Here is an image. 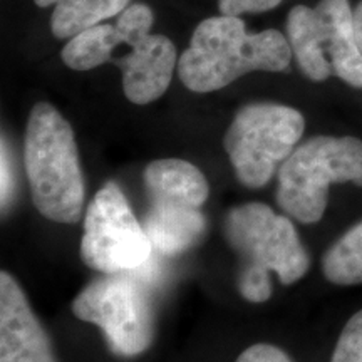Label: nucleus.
<instances>
[{
	"label": "nucleus",
	"instance_id": "1",
	"mask_svg": "<svg viewBox=\"0 0 362 362\" xmlns=\"http://www.w3.org/2000/svg\"><path fill=\"white\" fill-rule=\"evenodd\" d=\"M288 39L277 29L248 34L235 16L208 17L194 27L192 42L178 59L185 88L198 94L223 89L248 72H284L292 61Z\"/></svg>",
	"mask_w": 362,
	"mask_h": 362
},
{
	"label": "nucleus",
	"instance_id": "2",
	"mask_svg": "<svg viewBox=\"0 0 362 362\" xmlns=\"http://www.w3.org/2000/svg\"><path fill=\"white\" fill-rule=\"evenodd\" d=\"M223 233L240 259L237 288L247 302L269 300L270 274L277 275L282 285H291L309 270V253L296 226L265 203L253 202L232 208L225 216Z\"/></svg>",
	"mask_w": 362,
	"mask_h": 362
},
{
	"label": "nucleus",
	"instance_id": "3",
	"mask_svg": "<svg viewBox=\"0 0 362 362\" xmlns=\"http://www.w3.org/2000/svg\"><path fill=\"white\" fill-rule=\"evenodd\" d=\"M24 168L35 210L56 223H76L86 183L74 131L51 103L34 104L24 134Z\"/></svg>",
	"mask_w": 362,
	"mask_h": 362
},
{
	"label": "nucleus",
	"instance_id": "4",
	"mask_svg": "<svg viewBox=\"0 0 362 362\" xmlns=\"http://www.w3.org/2000/svg\"><path fill=\"white\" fill-rule=\"evenodd\" d=\"M334 183L362 187V141L354 136H314L279 168V206L300 223H317Z\"/></svg>",
	"mask_w": 362,
	"mask_h": 362
},
{
	"label": "nucleus",
	"instance_id": "5",
	"mask_svg": "<svg viewBox=\"0 0 362 362\" xmlns=\"http://www.w3.org/2000/svg\"><path fill=\"white\" fill-rule=\"evenodd\" d=\"M287 39L300 71L315 83L339 78L362 89V54L349 0L296 6L287 17Z\"/></svg>",
	"mask_w": 362,
	"mask_h": 362
},
{
	"label": "nucleus",
	"instance_id": "6",
	"mask_svg": "<svg viewBox=\"0 0 362 362\" xmlns=\"http://www.w3.org/2000/svg\"><path fill=\"white\" fill-rule=\"evenodd\" d=\"M305 129L297 110L277 103H252L235 115L223 148L240 183L262 188L292 155Z\"/></svg>",
	"mask_w": 362,
	"mask_h": 362
},
{
	"label": "nucleus",
	"instance_id": "7",
	"mask_svg": "<svg viewBox=\"0 0 362 362\" xmlns=\"http://www.w3.org/2000/svg\"><path fill=\"white\" fill-rule=\"evenodd\" d=\"M72 314L98 325L112 354L136 357L151 346L155 312L146 285L136 272L104 274L72 300Z\"/></svg>",
	"mask_w": 362,
	"mask_h": 362
},
{
	"label": "nucleus",
	"instance_id": "8",
	"mask_svg": "<svg viewBox=\"0 0 362 362\" xmlns=\"http://www.w3.org/2000/svg\"><path fill=\"white\" fill-rule=\"evenodd\" d=\"M151 252V240L123 189L115 181H107L86 211L81 259L101 274H124L141 270Z\"/></svg>",
	"mask_w": 362,
	"mask_h": 362
},
{
	"label": "nucleus",
	"instance_id": "9",
	"mask_svg": "<svg viewBox=\"0 0 362 362\" xmlns=\"http://www.w3.org/2000/svg\"><path fill=\"white\" fill-rule=\"evenodd\" d=\"M0 362H57L24 291L6 270L0 274Z\"/></svg>",
	"mask_w": 362,
	"mask_h": 362
},
{
	"label": "nucleus",
	"instance_id": "10",
	"mask_svg": "<svg viewBox=\"0 0 362 362\" xmlns=\"http://www.w3.org/2000/svg\"><path fill=\"white\" fill-rule=\"evenodd\" d=\"M149 203H170L202 208L210 197L206 176L187 160H156L143 171Z\"/></svg>",
	"mask_w": 362,
	"mask_h": 362
},
{
	"label": "nucleus",
	"instance_id": "11",
	"mask_svg": "<svg viewBox=\"0 0 362 362\" xmlns=\"http://www.w3.org/2000/svg\"><path fill=\"white\" fill-rule=\"evenodd\" d=\"M143 226L153 248L166 255H176L200 242L206 232V220L202 208L149 203Z\"/></svg>",
	"mask_w": 362,
	"mask_h": 362
},
{
	"label": "nucleus",
	"instance_id": "12",
	"mask_svg": "<svg viewBox=\"0 0 362 362\" xmlns=\"http://www.w3.org/2000/svg\"><path fill=\"white\" fill-rule=\"evenodd\" d=\"M34 4L40 8L56 7L51 16L52 35L72 39L89 27L117 17L131 6V0H34Z\"/></svg>",
	"mask_w": 362,
	"mask_h": 362
},
{
	"label": "nucleus",
	"instance_id": "13",
	"mask_svg": "<svg viewBox=\"0 0 362 362\" xmlns=\"http://www.w3.org/2000/svg\"><path fill=\"white\" fill-rule=\"evenodd\" d=\"M322 270L325 279L336 285L362 284V221L325 252Z\"/></svg>",
	"mask_w": 362,
	"mask_h": 362
},
{
	"label": "nucleus",
	"instance_id": "14",
	"mask_svg": "<svg viewBox=\"0 0 362 362\" xmlns=\"http://www.w3.org/2000/svg\"><path fill=\"white\" fill-rule=\"evenodd\" d=\"M330 362H362V310L344 325Z\"/></svg>",
	"mask_w": 362,
	"mask_h": 362
},
{
	"label": "nucleus",
	"instance_id": "15",
	"mask_svg": "<svg viewBox=\"0 0 362 362\" xmlns=\"http://www.w3.org/2000/svg\"><path fill=\"white\" fill-rule=\"evenodd\" d=\"M282 0H218L221 16L240 17L242 13H260L279 7Z\"/></svg>",
	"mask_w": 362,
	"mask_h": 362
},
{
	"label": "nucleus",
	"instance_id": "16",
	"mask_svg": "<svg viewBox=\"0 0 362 362\" xmlns=\"http://www.w3.org/2000/svg\"><path fill=\"white\" fill-rule=\"evenodd\" d=\"M235 362H292V359L280 347L260 342L243 351Z\"/></svg>",
	"mask_w": 362,
	"mask_h": 362
},
{
	"label": "nucleus",
	"instance_id": "17",
	"mask_svg": "<svg viewBox=\"0 0 362 362\" xmlns=\"http://www.w3.org/2000/svg\"><path fill=\"white\" fill-rule=\"evenodd\" d=\"M2 188H0V194H2V208H6L12 200L13 194V173H12V161L11 155H8L6 139H2Z\"/></svg>",
	"mask_w": 362,
	"mask_h": 362
},
{
	"label": "nucleus",
	"instance_id": "18",
	"mask_svg": "<svg viewBox=\"0 0 362 362\" xmlns=\"http://www.w3.org/2000/svg\"><path fill=\"white\" fill-rule=\"evenodd\" d=\"M354 25H356L357 45H359V51L362 54V0H361L359 6H357L356 11H354Z\"/></svg>",
	"mask_w": 362,
	"mask_h": 362
}]
</instances>
